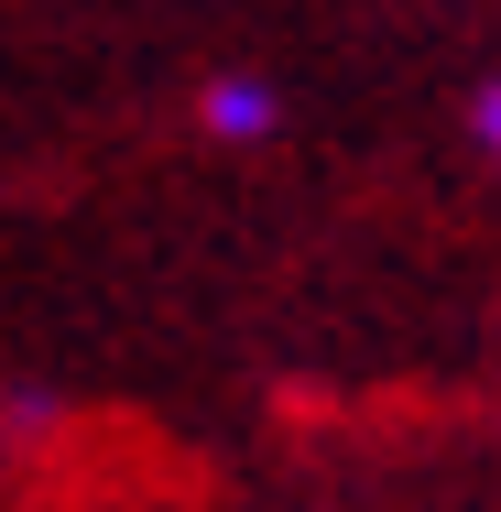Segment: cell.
<instances>
[{
    "label": "cell",
    "mask_w": 501,
    "mask_h": 512,
    "mask_svg": "<svg viewBox=\"0 0 501 512\" xmlns=\"http://www.w3.org/2000/svg\"><path fill=\"white\" fill-rule=\"evenodd\" d=\"M197 120L218 131V142H273V131H284V99H273L262 77H218V88L197 99Z\"/></svg>",
    "instance_id": "6da1fadb"
},
{
    "label": "cell",
    "mask_w": 501,
    "mask_h": 512,
    "mask_svg": "<svg viewBox=\"0 0 501 512\" xmlns=\"http://www.w3.org/2000/svg\"><path fill=\"white\" fill-rule=\"evenodd\" d=\"M480 142H491V164H501V77L480 88Z\"/></svg>",
    "instance_id": "7a4b0ae2"
}]
</instances>
